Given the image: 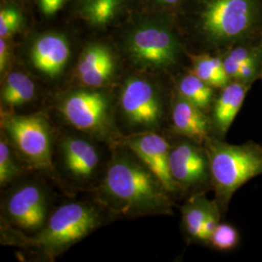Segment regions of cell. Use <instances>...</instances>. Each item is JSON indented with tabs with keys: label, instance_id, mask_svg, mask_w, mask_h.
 <instances>
[{
	"label": "cell",
	"instance_id": "21",
	"mask_svg": "<svg viewBox=\"0 0 262 262\" xmlns=\"http://www.w3.org/2000/svg\"><path fill=\"white\" fill-rule=\"evenodd\" d=\"M214 203L205 197L198 196L190 200L183 209V224L187 234L200 241L202 226Z\"/></svg>",
	"mask_w": 262,
	"mask_h": 262
},
{
	"label": "cell",
	"instance_id": "3",
	"mask_svg": "<svg viewBox=\"0 0 262 262\" xmlns=\"http://www.w3.org/2000/svg\"><path fill=\"white\" fill-rule=\"evenodd\" d=\"M121 46L133 66L150 72L176 66L182 54L175 20L168 12L149 10L134 16L122 30Z\"/></svg>",
	"mask_w": 262,
	"mask_h": 262
},
{
	"label": "cell",
	"instance_id": "15",
	"mask_svg": "<svg viewBox=\"0 0 262 262\" xmlns=\"http://www.w3.org/2000/svg\"><path fill=\"white\" fill-rule=\"evenodd\" d=\"M173 128L179 135L201 144L208 139L209 120L202 109L190 103L177 93L172 102Z\"/></svg>",
	"mask_w": 262,
	"mask_h": 262
},
{
	"label": "cell",
	"instance_id": "10",
	"mask_svg": "<svg viewBox=\"0 0 262 262\" xmlns=\"http://www.w3.org/2000/svg\"><path fill=\"white\" fill-rule=\"evenodd\" d=\"M121 144L126 147L140 159L159 178L168 192L178 187L172 178L169 156L171 146L157 132H142L124 137Z\"/></svg>",
	"mask_w": 262,
	"mask_h": 262
},
{
	"label": "cell",
	"instance_id": "9",
	"mask_svg": "<svg viewBox=\"0 0 262 262\" xmlns=\"http://www.w3.org/2000/svg\"><path fill=\"white\" fill-rule=\"evenodd\" d=\"M3 214L10 225L28 233H39L48 219V196L45 189L35 183H26L6 197Z\"/></svg>",
	"mask_w": 262,
	"mask_h": 262
},
{
	"label": "cell",
	"instance_id": "24",
	"mask_svg": "<svg viewBox=\"0 0 262 262\" xmlns=\"http://www.w3.org/2000/svg\"><path fill=\"white\" fill-rule=\"evenodd\" d=\"M258 58L259 55L254 50L245 47L235 48L229 52L224 59L225 72L229 79H236L240 66L252 61H256Z\"/></svg>",
	"mask_w": 262,
	"mask_h": 262
},
{
	"label": "cell",
	"instance_id": "12",
	"mask_svg": "<svg viewBox=\"0 0 262 262\" xmlns=\"http://www.w3.org/2000/svg\"><path fill=\"white\" fill-rule=\"evenodd\" d=\"M169 166L178 187H193L203 184L210 174L209 159L193 141H181L170 149Z\"/></svg>",
	"mask_w": 262,
	"mask_h": 262
},
{
	"label": "cell",
	"instance_id": "14",
	"mask_svg": "<svg viewBox=\"0 0 262 262\" xmlns=\"http://www.w3.org/2000/svg\"><path fill=\"white\" fill-rule=\"evenodd\" d=\"M63 168L70 178L80 183L94 178L100 165L99 150L94 143L80 136H66L60 141Z\"/></svg>",
	"mask_w": 262,
	"mask_h": 262
},
{
	"label": "cell",
	"instance_id": "26",
	"mask_svg": "<svg viewBox=\"0 0 262 262\" xmlns=\"http://www.w3.org/2000/svg\"><path fill=\"white\" fill-rule=\"evenodd\" d=\"M219 225V213L215 204L210 209L204 224L202 226L200 241H210L211 236L214 233L216 226Z\"/></svg>",
	"mask_w": 262,
	"mask_h": 262
},
{
	"label": "cell",
	"instance_id": "22",
	"mask_svg": "<svg viewBox=\"0 0 262 262\" xmlns=\"http://www.w3.org/2000/svg\"><path fill=\"white\" fill-rule=\"evenodd\" d=\"M0 139V186L5 187L14 182L21 174L19 160L16 157V150L9 140L1 133Z\"/></svg>",
	"mask_w": 262,
	"mask_h": 262
},
{
	"label": "cell",
	"instance_id": "25",
	"mask_svg": "<svg viewBox=\"0 0 262 262\" xmlns=\"http://www.w3.org/2000/svg\"><path fill=\"white\" fill-rule=\"evenodd\" d=\"M239 235L233 226L226 224H219L210 242L220 251H229L238 243Z\"/></svg>",
	"mask_w": 262,
	"mask_h": 262
},
{
	"label": "cell",
	"instance_id": "29",
	"mask_svg": "<svg viewBox=\"0 0 262 262\" xmlns=\"http://www.w3.org/2000/svg\"><path fill=\"white\" fill-rule=\"evenodd\" d=\"M150 6V11L168 12L176 11L184 0H146Z\"/></svg>",
	"mask_w": 262,
	"mask_h": 262
},
{
	"label": "cell",
	"instance_id": "8",
	"mask_svg": "<svg viewBox=\"0 0 262 262\" xmlns=\"http://www.w3.org/2000/svg\"><path fill=\"white\" fill-rule=\"evenodd\" d=\"M122 121L135 133L157 132L163 120V101L157 84L140 75L129 76L119 99Z\"/></svg>",
	"mask_w": 262,
	"mask_h": 262
},
{
	"label": "cell",
	"instance_id": "5",
	"mask_svg": "<svg viewBox=\"0 0 262 262\" xmlns=\"http://www.w3.org/2000/svg\"><path fill=\"white\" fill-rule=\"evenodd\" d=\"M101 222L100 212L94 205L79 201L66 203L51 215L30 243L49 257H55L91 234Z\"/></svg>",
	"mask_w": 262,
	"mask_h": 262
},
{
	"label": "cell",
	"instance_id": "28",
	"mask_svg": "<svg viewBox=\"0 0 262 262\" xmlns=\"http://www.w3.org/2000/svg\"><path fill=\"white\" fill-rule=\"evenodd\" d=\"M12 56V46L9 39L0 38V73L5 75L9 66L10 59Z\"/></svg>",
	"mask_w": 262,
	"mask_h": 262
},
{
	"label": "cell",
	"instance_id": "19",
	"mask_svg": "<svg viewBox=\"0 0 262 262\" xmlns=\"http://www.w3.org/2000/svg\"><path fill=\"white\" fill-rule=\"evenodd\" d=\"M192 73L213 88H225L229 77L225 72L224 60L207 54L190 56Z\"/></svg>",
	"mask_w": 262,
	"mask_h": 262
},
{
	"label": "cell",
	"instance_id": "20",
	"mask_svg": "<svg viewBox=\"0 0 262 262\" xmlns=\"http://www.w3.org/2000/svg\"><path fill=\"white\" fill-rule=\"evenodd\" d=\"M177 89L182 97L202 110L209 107L213 98V86L202 81L194 73L183 76Z\"/></svg>",
	"mask_w": 262,
	"mask_h": 262
},
{
	"label": "cell",
	"instance_id": "16",
	"mask_svg": "<svg viewBox=\"0 0 262 262\" xmlns=\"http://www.w3.org/2000/svg\"><path fill=\"white\" fill-rule=\"evenodd\" d=\"M74 15L94 28H106L121 18L131 0H70Z\"/></svg>",
	"mask_w": 262,
	"mask_h": 262
},
{
	"label": "cell",
	"instance_id": "13",
	"mask_svg": "<svg viewBox=\"0 0 262 262\" xmlns=\"http://www.w3.org/2000/svg\"><path fill=\"white\" fill-rule=\"evenodd\" d=\"M117 57L108 45L95 42L84 47L76 66V77L84 88L102 89L117 72Z\"/></svg>",
	"mask_w": 262,
	"mask_h": 262
},
{
	"label": "cell",
	"instance_id": "11",
	"mask_svg": "<svg viewBox=\"0 0 262 262\" xmlns=\"http://www.w3.org/2000/svg\"><path fill=\"white\" fill-rule=\"evenodd\" d=\"M71 56V46L64 34L48 31L37 35L28 49L30 66L40 75L57 79L62 75Z\"/></svg>",
	"mask_w": 262,
	"mask_h": 262
},
{
	"label": "cell",
	"instance_id": "18",
	"mask_svg": "<svg viewBox=\"0 0 262 262\" xmlns=\"http://www.w3.org/2000/svg\"><path fill=\"white\" fill-rule=\"evenodd\" d=\"M36 94V85L33 80L21 71H10L5 74L1 86V106L5 111L23 107L33 100Z\"/></svg>",
	"mask_w": 262,
	"mask_h": 262
},
{
	"label": "cell",
	"instance_id": "7",
	"mask_svg": "<svg viewBox=\"0 0 262 262\" xmlns=\"http://www.w3.org/2000/svg\"><path fill=\"white\" fill-rule=\"evenodd\" d=\"M59 112L71 126L94 138L106 140L115 135L112 101L101 89L84 88L66 94Z\"/></svg>",
	"mask_w": 262,
	"mask_h": 262
},
{
	"label": "cell",
	"instance_id": "27",
	"mask_svg": "<svg viewBox=\"0 0 262 262\" xmlns=\"http://www.w3.org/2000/svg\"><path fill=\"white\" fill-rule=\"evenodd\" d=\"M37 4L41 14L46 17H54L58 11L63 8V6L70 0H34Z\"/></svg>",
	"mask_w": 262,
	"mask_h": 262
},
{
	"label": "cell",
	"instance_id": "30",
	"mask_svg": "<svg viewBox=\"0 0 262 262\" xmlns=\"http://www.w3.org/2000/svg\"><path fill=\"white\" fill-rule=\"evenodd\" d=\"M258 63H259L258 60H256V61H252L240 66L236 79L240 81H247L252 79L257 72Z\"/></svg>",
	"mask_w": 262,
	"mask_h": 262
},
{
	"label": "cell",
	"instance_id": "23",
	"mask_svg": "<svg viewBox=\"0 0 262 262\" xmlns=\"http://www.w3.org/2000/svg\"><path fill=\"white\" fill-rule=\"evenodd\" d=\"M25 24V18L19 7L12 3L1 4L0 7V38L11 39Z\"/></svg>",
	"mask_w": 262,
	"mask_h": 262
},
{
	"label": "cell",
	"instance_id": "6",
	"mask_svg": "<svg viewBox=\"0 0 262 262\" xmlns=\"http://www.w3.org/2000/svg\"><path fill=\"white\" fill-rule=\"evenodd\" d=\"M1 128L14 150L31 167L53 168L52 129L44 114L1 113Z\"/></svg>",
	"mask_w": 262,
	"mask_h": 262
},
{
	"label": "cell",
	"instance_id": "1",
	"mask_svg": "<svg viewBox=\"0 0 262 262\" xmlns=\"http://www.w3.org/2000/svg\"><path fill=\"white\" fill-rule=\"evenodd\" d=\"M168 193L150 169L122 145L108 164L98 198L114 215L130 219L170 214Z\"/></svg>",
	"mask_w": 262,
	"mask_h": 262
},
{
	"label": "cell",
	"instance_id": "2",
	"mask_svg": "<svg viewBox=\"0 0 262 262\" xmlns=\"http://www.w3.org/2000/svg\"><path fill=\"white\" fill-rule=\"evenodd\" d=\"M262 19V0H184L175 11L176 28L209 47L245 37Z\"/></svg>",
	"mask_w": 262,
	"mask_h": 262
},
{
	"label": "cell",
	"instance_id": "4",
	"mask_svg": "<svg viewBox=\"0 0 262 262\" xmlns=\"http://www.w3.org/2000/svg\"><path fill=\"white\" fill-rule=\"evenodd\" d=\"M205 142L216 198L225 205L238 188L262 174V150L251 144L235 146L211 138Z\"/></svg>",
	"mask_w": 262,
	"mask_h": 262
},
{
	"label": "cell",
	"instance_id": "17",
	"mask_svg": "<svg viewBox=\"0 0 262 262\" xmlns=\"http://www.w3.org/2000/svg\"><path fill=\"white\" fill-rule=\"evenodd\" d=\"M248 86L242 82L227 84L215 101L213 119L217 131L225 135L243 105Z\"/></svg>",
	"mask_w": 262,
	"mask_h": 262
}]
</instances>
